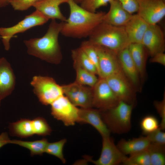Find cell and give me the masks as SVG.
<instances>
[{
  "label": "cell",
  "instance_id": "cell-1",
  "mask_svg": "<svg viewBox=\"0 0 165 165\" xmlns=\"http://www.w3.org/2000/svg\"><path fill=\"white\" fill-rule=\"evenodd\" d=\"M67 3L69 7V15L64 22L61 32L64 36L75 38L89 37L95 28L103 22L105 12H90L73 0H69Z\"/></svg>",
  "mask_w": 165,
  "mask_h": 165
},
{
  "label": "cell",
  "instance_id": "cell-2",
  "mask_svg": "<svg viewBox=\"0 0 165 165\" xmlns=\"http://www.w3.org/2000/svg\"><path fill=\"white\" fill-rule=\"evenodd\" d=\"M64 22L58 23L56 20H51L47 31L43 37L24 40L28 53L50 63H60L62 56L58 37Z\"/></svg>",
  "mask_w": 165,
  "mask_h": 165
},
{
  "label": "cell",
  "instance_id": "cell-3",
  "mask_svg": "<svg viewBox=\"0 0 165 165\" xmlns=\"http://www.w3.org/2000/svg\"><path fill=\"white\" fill-rule=\"evenodd\" d=\"M93 44L107 48L117 53L130 45L124 26H117L103 22L89 37Z\"/></svg>",
  "mask_w": 165,
  "mask_h": 165
},
{
  "label": "cell",
  "instance_id": "cell-4",
  "mask_svg": "<svg viewBox=\"0 0 165 165\" xmlns=\"http://www.w3.org/2000/svg\"><path fill=\"white\" fill-rule=\"evenodd\" d=\"M134 105L120 101L112 108L105 111L100 110L103 121L111 132L120 134L130 131Z\"/></svg>",
  "mask_w": 165,
  "mask_h": 165
},
{
  "label": "cell",
  "instance_id": "cell-5",
  "mask_svg": "<svg viewBox=\"0 0 165 165\" xmlns=\"http://www.w3.org/2000/svg\"><path fill=\"white\" fill-rule=\"evenodd\" d=\"M33 91L39 101L47 105L64 95L62 86L57 83L53 78L46 76L36 75L30 82Z\"/></svg>",
  "mask_w": 165,
  "mask_h": 165
},
{
  "label": "cell",
  "instance_id": "cell-6",
  "mask_svg": "<svg viewBox=\"0 0 165 165\" xmlns=\"http://www.w3.org/2000/svg\"><path fill=\"white\" fill-rule=\"evenodd\" d=\"M49 20L41 13L36 10L26 16L23 20L14 26L9 27H0V36L5 50H9L10 40L14 35L23 32L34 27L43 25Z\"/></svg>",
  "mask_w": 165,
  "mask_h": 165
},
{
  "label": "cell",
  "instance_id": "cell-7",
  "mask_svg": "<svg viewBox=\"0 0 165 165\" xmlns=\"http://www.w3.org/2000/svg\"><path fill=\"white\" fill-rule=\"evenodd\" d=\"M50 105L51 115L65 126H73L78 123L79 108L64 95L55 100Z\"/></svg>",
  "mask_w": 165,
  "mask_h": 165
},
{
  "label": "cell",
  "instance_id": "cell-8",
  "mask_svg": "<svg viewBox=\"0 0 165 165\" xmlns=\"http://www.w3.org/2000/svg\"><path fill=\"white\" fill-rule=\"evenodd\" d=\"M93 89V108L106 110L115 107L120 101L105 78L99 77Z\"/></svg>",
  "mask_w": 165,
  "mask_h": 165
},
{
  "label": "cell",
  "instance_id": "cell-9",
  "mask_svg": "<svg viewBox=\"0 0 165 165\" xmlns=\"http://www.w3.org/2000/svg\"><path fill=\"white\" fill-rule=\"evenodd\" d=\"M105 79L120 101L134 105V88L122 71Z\"/></svg>",
  "mask_w": 165,
  "mask_h": 165
},
{
  "label": "cell",
  "instance_id": "cell-10",
  "mask_svg": "<svg viewBox=\"0 0 165 165\" xmlns=\"http://www.w3.org/2000/svg\"><path fill=\"white\" fill-rule=\"evenodd\" d=\"M92 44L98 56L99 77L105 78L122 71L117 53L104 46Z\"/></svg>",
  "mask_w": 165,
  "mask_h": 165
},
{
  "label": "cell",
  "instance_id": "cell-11",
  "mask_svg": "<svg viewBox=\"0 0 165 165\" xmlns=\"http://www.w3.org/2000/svg\"><path fill=\"white\" fill-rule=\"evenodd\" d=\"M64 95L76 106L81 108L93 107V89L76 82L62 86Z\"/></svg>",
  "mask_w": 165,
  "mask_h": 165
},
{
  "label": "cell",
  "instance_id": "cell-12",
  "mask_svg": "<svg viewBox=\"0 0 165 165\" xmlns=\"http://www.w3.org/2000/svg\"><path fill=\"white\" fill-rule=\"evenodd\" d=\"M102 148L99 158L94 160L87 157L89 161L97 165H117L123 163L127 157L123 154L114 144L110 136L102 137Z\"/></svg>",
  "mask_w": 165,
  "mask_h": 165
},
{
  "label": "cell",
  "instance_id": "cell-13",
  "mask_svg": "<svg viewBox=\"0 0 165 165\" xmlns=\"http://www.w3.org/2000/svg\"><path fill=\"white\" fill-rule=\"evenodd\" d=\"M137 14L148 24H157L165 16V0H138Z\"/></svg>",
  "mask_w": 165,
  "mask_h": 165
},
{
  "label": "cell",
  "instance_id": "cell-14",
  "mask_svg": "<svg viewBox=\"0 0 165 165\" xmlns=\"http://www.w3.org/2000/svg\"><path fill=\"white\" fill-rule=\"evenodd\" d=\"M141 43L151 57L157 53L164 52V36L160 27L157 24H149Z\"/></svg>",
  "mask_w": 165,
  "mask_h": 165
},
{
  "label": "cell",
  "instance_id": "cell-15",
  "mask_svg": "<svg viewBox=\"0 0 165 165\" xmlns=\"http://www.w3.org/2000/svg\"><path fill=\"white\" fill-rule=\"evenodd\" d=\"M15 84L16 77L10 64L5 58H0V101L11 94Z\"/></svg>",
  "mask_w": 165,
  "mask_h": 165
},
{
  "label": "cell",
  "instance_id": "cell-16",
  "mask_svg": "<svg viewBox=\"0 0 165 165\" xmlns=\"http://www.w3.org/2000/svg\"><path fill=\"white\" fill-rule=\"evenodd\" d=\"M78 123L89 124L94 127L102 137L109 136L111 132L103 121L99 110L93 108H79Z\"/></svg>",
  "mask_w": 165,
  "mask_h": 165
},
{
  "label": "cell",
  "instance_id": "cell-17",
  "mask_svg": "<svg viewBox=\"0 0 165 165\" xmlns=\"http://www.w3.org/2000/svg\"><path fill=\"white\" fill-rule=\"evenodd\" d=\"M109 4V9L105 13L103 22L115 26H124L133 14L125 10L118 1L112 0Z\"/></svg>",
  "mask_w": 165,
  "mask_h": 165
},
{
  "label": "cell",
  "instance_id": "cell-18",
  "mask_svg": "<svg viewBox=\"0 0 165 165\" xmlns=\"http://www.w3.org/2000/svg\"><path fill=\"white\" fill-rule=\"evenodd\" d=\"M149 24L137 14L132 17L124 26L130 44L141 43Z\"/></svg>",
  "mask_w": 165,
  "mask_h": 165
},
{
  "label": "cell",
  "instance_id": "cell-19",
  "mask_svg": "<svg viewBox=\"0 0 165 165\" xmlns=\"http://www.w3.org/2000/svg\"><path fill=\"white\" fill-rule=\"evenodd\" d=\"M117 55L122 72L134 88L137 87L139 83L140 76L128 47L119 52Z\"/></svg>",
  "mask_w": 165,
  "mask_h": 165
},
{
  "label": "cell",
  "instance_id": "cell-20",
  "mask_svg": "<svg viewBox=\"0 0 165 165\" xmlns=\"http://www.w3.org/2000/svg\"><path fill=\"white\" fill-rule=\"evenodd\" d=\"M69 0H41L33 6L37 10L49 20L58 19L65 22L66 18L61 13L59 6Z\"/></svg>",
  "mask_w": 165,
  "mask_h": 165
},
{
  "label": "cell",
  "instance_id": "cell-21",
  "mask_svg": "<svg viewBox=\"0 0 165 165\" xmlns=\"http://www.w3.org/2000/svg\"><path fill=\"white\" fill-rule=\"evenodd\" d=\"M150 143L146 136H141L129 141L122 139L116 146L124 155H131L147 149Z\"/></svg>",
  "mask_w": 165,
  "mask_h": 165
},
{
  "label": "cell",
  "instance_id": "cell-22",
  "mask_svg": "<svg viewBox=\"0 0 165 165\" xmlns=\"http://www.w3.org/2000/svg\"><path fill=\"white\" fill-rule=\"evenodd\" d=\"M128 49L140 77L143 78L145 72L146 49L141 43H131L128 46Z\"/></svg>",
  "mask_w": 165,
  "mask_h": 165
},
{
  "label": "cell",
  "instance_id": "cell-23",
  "mask_svg": "<svg viewBox=\"0 0 165 165\" xmlns=\"http://www.w3.org/2000/svg\"><path fill=\"white\" fill-rule=\"evenodd\" d=\"M9 128L11 134L22 138H26L34 134L31 120L23 119L10 123Z\"/></svg>",
  "mask_w": 165,
  "mask_h": 165
},
{
  "label": "cell",
  "instance_id": "cell-24",
  "mask_svg": "<svg viewBox=\"0 0 165 165\" xmlns=\"http://www.w3.org/2000/svg\"><path fill=\"white\" fill-rule=\"evenodd\" d=\"M48 142L46 138L33 141H24L17 140H10L9 144H15L28 149L32 156L42 155L45 152L46 147Z\"/></svg>",
  "mask_w": 165,
  "mask_h": 165
},
{
  "label": "cell",
  "instance_id": "cell-25",
  "mask_svg": "<svg viewBox=\"0 0 165 165\" xmlns=\"http://www.w3.org/2000/svg\"><path fill=\"white\" fill-rule=\"evenodd\" d=\"M71 54L74 63L94 74H98L96 67L80 47L72 50Z\"/></svg>",
  "mask_w": 165,
  "mask_h": 165
},
{
  "label": "cell",
  "instance_id": "cell-26",
  "mask_svg": "<svg viewBox=\"0 0 165 165\" xmlns=\"http://www.w3.org/2000/svg\"><path fill=\"white\" fill-rule=\"evenodd\" d=\"M76 72L75 82L83 85H87L93 88L97 82V78L94 74L81 67L77 64L73 63Z\"/></svg>",
  "mask_w": 165,
  "mask_h": 165
},
{
  "label": "cell",
  "instance_id": "cell-27",
  "mask_svg": "<svg viewBox=\"0 0 165 165\" xmlns=\"http://www.w3.org/2000/svg\"><path fill=\"white\" fill-rule=\"evenodd\" d=\"M148 152L151 165L165 164V146L150 143L147 148Z\"/></svg>",
  "mask_w": 165,
  "mask_h": 165
},
{
  "label": "cell",
  "instance_id": "cell-28",
  "mask_svg": "<svg viewBox=\"0 0 165 165\" xmlns=\"http://www.w3.org/2000/svg\"><path fill=\"white\" fill-rule=\"evenodd\" d=\"M123 164L125 165H151L147 149L130 155Z\"/></svg>",
  "mask_w": 165,
  "mask_h": 165
},
{
  "label": "cell",
  "instance_id": "cell-29",
  "mask_svg": "<svg viewBox=\"0 0 165 165\" xmlns=\"http://www.w3.org/2000/svg\"><path fill=\"white\" fill-rule=\"evenodd\" d=\"M66 142L67 140L64 138L55 142H48L46 147L45 152L57 157L63 163H65L66 160L63 154V150Z\"/></svg>",
  "mask_w": 165,
  "mask_h": 165
},
{
  "label": "cell",
  "instance_id": "cell-30",
  "mask_svg": "<svg viewBox=\"0 0 165 165\" xmlns=\"http://www.w3.org/2000/svg\"><path fill=\"white\" fill-rule=\"evenodd\" d=\"M32 126L34 134L40 136H45L50 135L52 130L44 118L36 117L31 120Z\"/></svg>",
  "mask_w": 165,
  "mask_h": 165
},
{
  "label": "cell",
  "instance_id": "cell-31",
  "mask_svg": "<svg viewBox=\"0 0 165 165\" xmlns=\"http://www.w3.org/2000/svg\"><path fill=\"white\" fill-rule=\"evenodd\" d=\"M142 133L145 135L153 132L160 127L157 118L152 115H148L144 117L140 123Z\"/></svg>",
  "mask_w": 165,
  "mask_h": 165
},
{
  "label": "cell",
  "instance_id": "cell-32",
  "mask_svg": "<svg viewBox=\"0 0 165 165\" xmlns=\"http://www.w3.org/2000/svg\"><path fill=\"white\" fill-rule=\"evenodd\" d=\"M80 47L95 66L97 68L98 74L99 70L98 58L93 45L88 40L82 42L81 43Z\"/></svg>",
  "mask_w": 165,
  "mask_h": 165
},
{
  "label": "cell",
  "instance_id": "cell-33",
  "mask_svg": "<svg viewBox=\"0 0 165 165\" xmlns=\"http://www.w3.org/2000/svg\"><path fill=\"white\" fill-rule=\"evenodd\" d=\"M111 0H83L80 3V6L88 11L94 13L100 7L107 6Z\"/></svg>",
  "mask_w": 165,
  "mask_h": 165
},
{
  "label": "cell",
  "instance_id": "cell-34",
  "mask_svg": "<svg viewBox=\"0 0 165 165\" xmlns=\"http://www.w3.org/2000/svg\"><path fill=\"white\" fill-rule=\"evenodd\" d=\"M41 0H9V4L16 10H28L36 2Z\"/></svg>",
  "mask_w": 165,
  "mask_h": 165
},
{
  "label": "cell",
  "instance_id": "cell-35",
  "mask_svg": "<svg viewBox=\"0 0 165 165\" xmlns=\"http://www.w3.org/2000/svg\"><path fill=\"white\" fill-rule=\"evenodd\" d=\"M159 127L153 132L147 134L146 137L150 143L165 145V133Z\"/></svg>",
  "mask_w": 165,
  "mask_h": 165
},
{
  "label": "cell",
  "instance_id": "cell-36",
  "mask_svg": "<svg viewBox=\"0 0 165 165\" xmlns=\"http://www.w3.org/2000/svg\"><path fill=\"white\" fill-rule=\"evenodd\" d=\"M154 105L157 112L161 118L159 127L163 131L165 129V94L163 95V100L160 101H155Z\"/></svg>",
  "mask_w": 165,
  "mask_h": 165
},
{
  "label": "cell",
  "instance_id": "cell-37",
  "mask_svg": "<svg viewBox=\"0 0 165 165\" xmlns=\"http://www.w3.org/2000/svg\"><path fill=\"white\" fill-rule=\"evenodd\" d=\"M118 1L123 8L131 14L137 12L138 9V0H115Z\"/></svg>",
  "mask_w": 165,
  "mask_h": 165
},
{
  "label": "cell",
  "instance_id": "cell-38",
  "mask_svg": "<svg viewBox=\"0 0 165 165\" xmlns=\"http://www.w3.org/2000/svg\"><path fill=\"white\" fill-rule=\"evenodd\" d=\"M150 61L151 63H158L165 66V54L164 52L157 53L152 57Z\"/></svg>",
  "mask_w": 165,
  "mask_h": 165
},
{
  "label": "cell",
  "instance_id": "cell-39",
  "mask_svg": "<svg viewBox=\"0 0 165 165\" xmlns=\"http://www.w3.org/2000/svg\"><path fill=\"white\" fill-rule=\"evenodd\" d=\"M10 140L7 132H3L0 134V148L4 145L9 144Z\"/></svg>",
  "mask_w": 165,
  "mask_h": 165
},
{
  "label": "cell",
  "instance_id": "cell-40",
  "mask_svg": "<svg viewBox=\"0 0 165 165\" xmlns=\"http://www.w3.org/2000/svg\"><path fill=\"white\" fill-rule=\"evenodd\" d=\"M9 4V0H0V8L5 7Z\"/></svg>",
  "mask_w": 165,
  "mask_h": 165
},
{
  "label": "cell",
  "instance_id": "cell-41",
  "mask_svg": "<svg viewBox=\"0 0 165 165\" xmlns=\"http://www.w3.org/2000/svg\"><path fill=\"white\" fill-rule=\"evenodd\" d=\"M74 2L77 4L81 3L83 0H73Z\"/></svg>",
  "mask_w": 165,
  "mask_h": 165
},
{
  "label": "cell",
  "instance_id": "cell-42",
  "mask_svg": "<svg viewBox=\"0 0 165 165\" xmlns=\"http://www.w3.org/2000/svg\"><path fill=\"white\" fill-rule=\"evenodd\" d=\"M1 101H0V105H1Z\"/></svg>",
  "mask_w": 165,
  "mask_h": 165
},
{
  "label": "cell",
  "instance_id": "cell-43",
  "mask_svg": "<svg viewBox=\"0 0 165 165\" xmlns=\"http://www.w3.org/2000/svg\"><path fill=\"white\" fill-rule=\"evenodd\" d=\"M0 38H1V37H0Z\"/></svg>",
  "mask_w": 165,
  "mask_h": 165
}]
</instances>
